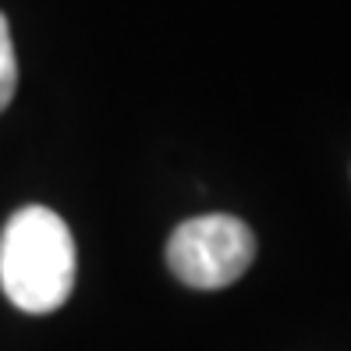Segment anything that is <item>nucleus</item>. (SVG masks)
<instances>
[{"instance_id":"f257e3e1","label":"nucleus","mask_w":351,"mask_h":351,"mask_svg":"<svg viewBox=\"0 0 351 351\" xmlns=\"http://www.w3.org/2000/svg\"><path fill=\"white\" fill-rule=\"evenodd\" d=\"M0 287L22 313L47 316L71 298L75 241L47 206L18 210L0 234Z\"/></svg>"},{"instance_id":"f03ea898","label":"nucleus","mask_w":351,"mask_h":351,"mask_svg":"<svg viewBox=\"0 0 351 351\" xmlns=\"http://www.w3.org/2000/svg\"><path fill=\"white\" fill-rule=\"evenodd\" d=\"M256 259V234L231 213H206L184 220L167 241L171 274L199 291L231 287Z\"/></svg>"},{"instance_id":"7ed1b4c3","label":"nucleus","mask_w":351,"mask_h":351,"mask_svg":"<svg viewBox=\"0 0 351 351\" xmlns=\"http://www.w3.org/2000/svg\"><path fill=\"white\" fill-rule=\"evenodd\" d=\"M14 89H18V60H14V47H11L8 18L0 14V114L11 103Z\"/></svg>"}]
</instances>
